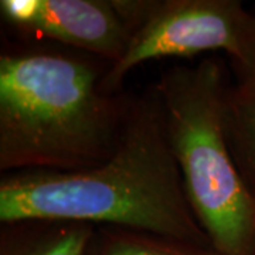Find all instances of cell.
Instances as JSON below:
<instances>
[{"instance_id": "obj_5", "label": "cell", "mask_w": 255, "mask_h": 255, "mask_svg": "<svg viewBox=\"0 0 255 255\" xmlns=\"http://www.w3.org/2000/svg\"><path fill=\"white\" fill-rule=\"evenodd\" d=\"M6 21L115 64L130 36L114 0H1Z\"/></svg>"}, {"instance_id": "obj_1", "label": "cell", "mask_w": 255, "mask_h": 255, "mask_svg": "<svg viewBox=\"0 0 255 255\" xmlns=\"http://www.w3.org/2000/svg\"><path fill=\"white\" fill-rule=\"evenodd\" d=\"M63 220L213 247L187 200L155 85L132 97L104 163L75 172H18L0 180V223Z\"/></svg>"}, {"instance_id": "obj_3", "label": "cell", "mask_w": 255, "mask_h": 255, "mask_svg": "<svg viewBox=\"0 0 255 255\" xmlns=\"http://www.w3.org/2000/svg\"><path fill=\"white\" fill-rule=\"evenodd\" d=\"M230 84L224 64L204 58L167 68L155 88L187 200L211 246L223 255H255V199L226 133Z\"/></svg>"}, {"instance_id": "obj_4", "label": "cell", "mask_w": 255, "mask_h": 255, "mask_svg": "<svg viewBox=\"0 0 255 255\" xmlns=\"http://www.w3.org/2000/svg\"><path fill=\"white\" fill-rule=\"evenodd\" d=\"M130 30L127 50L101 82L107 94H121L137 65L166 57L224 51L240 60L253 16L238 0H114Z\"/></svg>"}, {"instance_id": "obj_8", "label": "cell", "mask_w": 255, "mask_h": 255, "mask_svg": "<svg viewBox=\"0 0 255 255\" xmlns=\"http://www.w3.org/2000/svg\"><path fill=\"white\" fill-rule=\"evenodd\" d=\"M88 255H223L213 247L127 228L97 227Z\"/></svg>"}, {"instance_id": "obj_6", "label": "cell", "mask_w": 255, "mask_h": 255, "mask_svg": "<svg viewBox=\"0 0 255 255\" xmlns=\"http://www.w3.org/2000/svg\"><path fill=\"white\" fill-rule=\"evenodd\" d=\"M0 255H88L97 226L63 220L1 224Z\"/></svg>"}, {"instance_id": "obj_9", "label": "cell", "mask_w": 255, "mask_h": 255, "mask_svg": "<svg viewBox=\"0 0 255 255\" xmlns=\"http://www.w3.org/2000/svg\"><path fill=\"white\" fill-rule=\"evenodd\" d=\"M233 67L237 73V82L255 87V14L253 16L243 54L238 61L233 63Z\"/></svg>"}, {"instance_id": "obj_2", "label": "cell", "mask_w": 255, "mask_h": 255, "mask_svg": "<svg viewBox=\"0 0 255 255\" xmlns=\"http://www.w3.org/2000/svg\"><path fill=\"white\" fill-rule=\"evenodd\" d=\"M110 63L14 48L0 55V170L75 172L110 159L132 97L101 90Z\"/></svg>"}, {"instance_id": "obj_7", "label": "cell", "mask_w": 255, "mask_h": 255, "mask_svg": "<svg viewBox=\"0 0 255 255\" xmlns=\"http://www.w3.org/2000/svg\"><path fill=\"white\" fill-rule=\"evenodd\" d=\"M226 133L238 172L255 199V87L241 82L230 84Z\"/></svg>"}]
</instances>
